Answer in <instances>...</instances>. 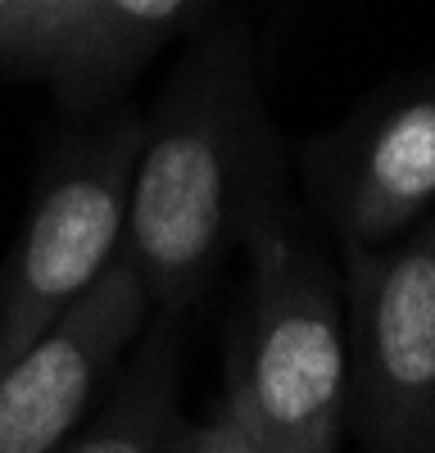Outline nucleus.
Masks as SVG:
<instances>
[{
  "mask_svg": "<svg viewBox=\"0 0 435 453\" xmlns=\"http://www.w3.org/2000/svg\"><path fill=\"white\" fill-rule=\"evenodd\" d=\"M272 186L277 132L254 42L223 27L177 68L132 168L118 254L164 318L195 304L227 254L277 213Z\"/></svg>",
  "mask_w": 435,
  "mask_h": 453,
  "instance_id": "1",
  "label": "nucleus"
},
{
  "mask_svg": "<svg viewBox=\"0 0 435 453\" xmlns=\"http://www.w3.org/2000/svg\"><path fill=\"white\" fill-rule=\"evenodd\" d=\"M254 268L232 340L227 412L263 453H336L349 412L340 286L268 213L249 232Z\"/></svg>",
  "mask_w": 435,
  "mask_h": 453,
  "instance_id": "2",
  "label": "nucleus"
},
{
  "mask_svg": "<svg viewBox=\"0 0 435 453\" xmlns=\"http://www.w3.org/2000/svg\"><path fill=\"white\" fill-rule=\"evenodd\" d=\"M349 412L372 453H435V209L381 250H345Z\"/></svg>",
  "mask_w": 435,
  "mask_h": 453,
  "instance_id": "3",
  "label": "nucleus"
},
{
  "mask_svg": "<svg viewBox=\"0 0 435 453\" xmlns=\"http://www.w3.org/2000/svg\"><path fill=\"white\" fill-rule=\"evenodd\" d=\"M141 136V123H118L100 141L68 150L46 173L0 281V376L118 258Z\"/></svg>",
  "mask_w": 435,
  "mask_h": 453,
  "instance_id": "4",
  "label": "nucleus"
},
{
  "mask_svg": "<svg viewBox=\"0 0 435 453\" xmlns=\"http://www.w3.org/2000/svg\"><path fill=\"white\" fill-rule=\"evenodd\" d=\"M340 250H381L435 209V73L394 82L304 155Z\"/></svg>",
  "mask_w": 435,
  "mask_h": 453,
  "instance_id": "5",
  "label": "nucleus"
},
{
  "mask_svg": "<svg viewBox=\"0 0 435 453\" xmlns=\"http://www.w3.org/2000/svg\"><path fill=\"white\" fill-rule=\"evenodd\" d=\"M145 313L150 299L118 254L78 304L0 376V453H59Z\"/></svg>",
  "mask_w": 435,
  "mask_h": 453,
  "instance_id": "6",
  "label": "nucleus"
},
{
  "mask_svg": "<svg viewBox=\"0 0 435 453\" xmlns=\"http://www.w3.org/2000/svg\"><path fill=\"white\" fill-rule=\"evenodd\" d=\"M177 435V335L172 318H164L141 363L118 386V399L59 453H172Z\"/></svg>",
  "mask_w": 435,
  "mask_h": 453,
  "instance_id": "7",
  "label": "nucleus"
},
{
  "mask_svg": "<svg viewBox=\"0 0 435 453\" xmlns=\"http://www.w3.org/2000/svg\"><path fill=\"white\" fill-rule=\"evenodd\" d=\"M14 10L23 23V50L32 59L64 64L68 73L114 68L95 0H14Z\"/></svg>",
  "mask_w": 435,
  "mask_h": 453,
  "instance_id": "8",
  "label": "nucleus"
},
{
  "mask_svg": "<svg viewBox=\"0 0 435 453\" xmlns=\"http://www.w3.org/2000/svg\"><path fill=\"white\" fill-rule=\"evenodd\" d=\"M95 10H100L109 59L118 68V59L150 50L177 27H187L204 10V0H95Z\"/></svg>",
  "mask_w": 435,
  "mask_h": 453,
  "instance_id": "9",
  "label": "nucleus"
},
{
  "mask_svg": "<svg viewBox=\"0 0 435 453\" xmlns=\"http://www.w3.org/2000/svg\"><path fill=\"white\" fill-rule=\"evenodd\" d=\"M172 453H263V449L254 444V435L223 408V412H218L213 422H204V426H181Z\"/></svg>",
  "mask_w": 435,
  "mask_h": 453,
  "instance_id": "10",
  "label": "nucleus"
},
{
  "mask_svg": "<svg viewBox=\"0 0 435 453\" xmlns=\"http://www.w3.org/2000/svg\"><path fill=\"white\" fill-rule=\"evenodd\" d=\"M0 50H23V23H19V10H14V0H0Z\"/></svg>",
  "mask_w": 435,
  "mask_h": 453,
  "instance_id": "11",
  "label": "nucleus"
}]
</instances>
